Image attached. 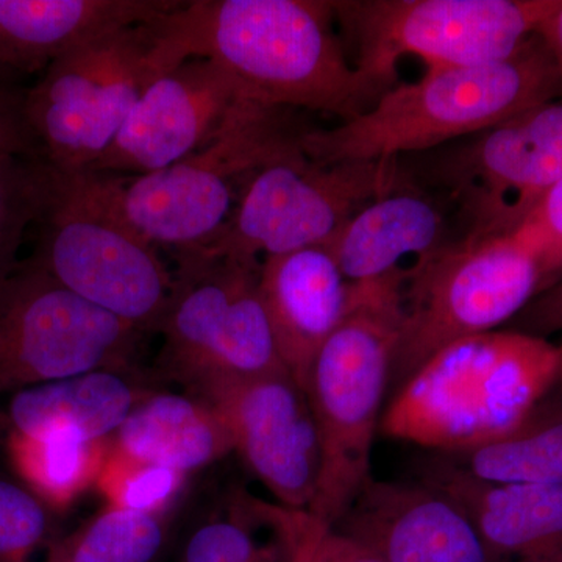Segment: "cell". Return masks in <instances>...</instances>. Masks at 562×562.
<instances>
[{"instance_id":"6da1fadb","label":"cell","mask_w":562,"mask_h":562,"mask_svg":"<svg viewBox=\"0 0 562 562\" xmlns=\"http://www.w3.org/2000/svg\"><path fill=\"white\" fill-rule=\"evenodd\" d=\"M335 21L333 2L316 0H192L169 14L187 57L220 63L244 98L344 122L384 91L350 65Z\"/></svg>"},{"instance_id":"7a4b0ae2","label":"cell","mask_w":562,"mask_h":562,"mask_svg":"<svg viewBox=\"0 0 562 562\" xmlns=\"http://www.w3.org/2000/svg\"><path fill=\"white\" fill-rule=\"evenodd\" d=\"M561 91L560 69L536 33L506 60L431 66L414 83H395L358 116L312 128L303 151L322 165L397 160L486 131Z\"/></svg>"},{"instance_id":"3957f363","label":"cell","mask_w":562,"mask_h":562,"mask_svg":"<svg viewBox=\"0 0 562 562\" xmlns=\"http://www.w3.org/2000/svg\"><path fill=\"white\" fill-rule=\"evenodd\" d=\"M560 349L525 331H487L436 351L394 392L384 436L458 453L513 431L550 394Z\"/></svg>"},{"instance_id":"277c9868","label":"cell","mask_w":562,"mask_h":562,"mask_svg":"<svg viewBox=\"0 0 562 562\" xmlns=\"http://www.w3.org/2000/svg\"><path fill=\"white\" fill-rule=\"evenodd\" d=\"M310 131L299 111L241 99L209 144L168 168L80 177L91 198L140 239L157 249H187L213 238L250 177L302 151Z\"/></svg>"},{"instance_id":"5b68a950","label":"cell","mask_w":562,"mask_h":562,"mask_svg":"<svg viewBox=\"0 0 562 562\" xmlns=\"http://www.w3.org/2000/svg\"><path fill=\"white\" fill-rule=\"evenodd\" d=\"M406 277L408 269L351 283L349 312L322 346L306 380L322 453L308 513L325 531L339 524L372 479L373 439L401 336Z\"/></svg>"},{"instance_id":"8992f818","label":"cell","mask_w":562,"mask_h":562,"mask_svg":"<svg viewBox=\"0 0 562 562\" xmlns=\"http://www.w3.org/2000/svg\"><path fill=\"white\" fill-rule=\"evenodd\" d=\"M561 269L525 225L494 235L468 233L414 265L403 286L390 386L397 391L450 342L494 331Z\"/></svg>"},{"instance_id":"52a82bcc","label":"cell","mask_w":562,"mask_h":562,"mask_svg":"<svg viewBox=\"0 0 562 562\" xmlns=\"http://www.w3.org/2000/svg\"><path fill=\"white\" fill-rule=\"evenodd\" d=\"M169 14L74 47L27 88L25 117L47 165L63 173L87 172L143 92L187 60Z\"/></svg>"},{"instance_id":"ba28073f","label":"cell","mask_w":562,"mask_h":562,"mask_svg":"<svg viewBox=\"0 0 562 562\" xmlns=\"http://www.w3.org/2000/svg\"><path fill=\"white\" fill-rule=\"evenodd\" d=\"M171 254L173 292L157 331V372L194 392L286 371L261 301V261Z\"/></svg>"},{"instance_id":"9c48e42d","label":"cell","mask_w":562,"mask_h":562,"mask_svg":"<svg viewBox=\"0 0 562 562\" xmlns=\"http://www.w3.org/2000/svg\"><path fill=\"white\" fill-rule=\"evenodd\" d=\"M32 239L29 260L66 290L146 335L158 331L172 299L173 269L160 249L91 198L80 173L57 171Z\"/></svg>"},{"instance_id":"30bf717a","label":"cell","mask_w":562,"mask_h":562,"mask_svg":"<svg viewBox=\"0 0 562 562\" xmlns=\"http://www.w3.org/2000/svg\"><path fill=\"white\" fill-rule=\"evenodd\" d=\"M561 0H346L336 21L357 49L355 68L383 91L405 55L431 66L506 60L536 35Z\"/></svg>"},{"instance_id":"8fae6325","label":"cell","mask_w":562,"mask_h":562,"mask_svg":"<svg viewBox=\"0 0 562 562\" xmlns=\"http://www.w3.org/2000/svg\"><path fill=\"white\" fill-rule=\"evenodd\" d=\"M398 179L397 160L322 165L302 150L251 176L213 238L177 250L262 261L324 246L362 206L397 188Z\"/></svg>"},{"instance_id":"7c38bea8","label":"cell","mask_w":562,"mask_h":562,"mask_svg":"<svg viewBox=\"0 0 562 562\" xmlns=\"http://www.w3.org/2000/svg\"><path fill=\"white\" fill-rule=\"evenodd\" d=\"M144 335L22 258L0 273V398L98 369H136Z\"/></svg>"},{"instance_id":"4fadbf2b","label":"cell","mask_w":562,"mask_h":562,"mask_svg":"<svg viewBox=\"0 0 562 562\" xmlns=\"http://www.w3.org/2000/svg\"><path fill=\"white\" fill-rule=\"evenodd\" d=\"M432 166L475 235L517 231L562 177V102L462 138Z\"/></svg>"},{"instance_id":"5bb4252c","label":"cell","mask_w":562,"mask_h":562,"mask_svg":"<svg viewBox=\"0 0 562 562\" xmlns=\"http://www.w3.org/2000/svg\"><path fill=\"white\" fill-rule=\"evenodd\" d=\"M191 394L221 414L235 452L276 501L308 512L319 483L321 442L308 395L290 372L211 383Z\"/></svg>"},{"instance_id":"9a60e30c","label":"cell","mask_w":562,"mask_h":562,"mask_svg":"<svg viewBox=\"0 0 562 562\" xmlns=\"http://www.w3.org/2000/svg\"><path fill=\"white\" fill-rule=\"evenodd\" d=\"M241 99L238 83L220 63L187 58L143 92L87 172L135 177L168 168L209 144Z\"/></svg>"},{"instance_id":"2e32d148","label":"cell","mask_w":562,"mask_h":562,"mask_svg":"<svg viewBox=\"0 0 562 562\" xmlns=\"http://www.w3.org/2000/svg\"><path fill=\"white\" fill-rule=\"evenodd\" d=\"M333 531L383 562H495L460 503L424 480L372 476Z\"/></svg>"},{"instance_id":"e0dca14e","label":"cell","mask_w":562,"mask_h":562,"mask_svg":"<svg viewBox=\"0 0 562 562\" xmlns=\"http://www.w3.org/2000/svg\"><path fill=\"white\" fill-rule=\"evenodd\" d=\"M258 284L281 361L305 390L317 353L349 312L351 283L324 244L265 258Z\"/></svg>"},{"instance_id":"ac0fdd59","label":"cell","mask_w":562,"mask_h":562,"mask_svg":"<svg viewBox=\"0 0 562 562\" xmlns=\"http://www.w3.org/2000/svg\"><path fill=\"white\" fill-rule=\"evenodd\" d=\"M179 0H0V76L43 74L63 54L179 9Z\"/></svg>"},{"instance_id":"d6986e66","label":"cell","mask_w":562,"mask_h":562,"mask_svg":"<svg viewBox=\"0 0 562 562\" xmlns=\"http://www.w3.org/2000/svg\"><path fill=\"white\" fill-rule=\"evenodd\" d=\"M422 480L460 503L495 562L562 558V486L476 482L438 458Z\"/></svg>"},{"instance_id":"ffe728a7","label":"cell","mask_w":562,"mask_h":562,"mask_svg":"<svg viewBox=\"0 0 562 562\" xmlns=\"http://www.w3.org/2000/svg\"><path fill=\"white\" fill-rule=\"evenodd\" d=\"M136 369H98L14 392L0 406L7 436L101 441L113 438L149 392Z\"/></svg>"},{"instance_id":"44dd1931","label":"cell","mask_w":562,"mask_h":562,"mask_svg":"<svg viewBox=\"0 0 562 562\" xmlns=\"http://www.w3.org/2000/svg\"><path fill=\"white\" fill-rule=\"evenodd\" d=\"M443 231L438 203L401 183L355 213L327 247L349 283H366L405 271V258L430 257L446 246Z\"/></svg>"},{"instance_id":"7402d4cb","label":"cell","mask_w":562,"mask_h":562,"mask_svg":"<svg viewBox=\"0 0 562 562\" xmlns=\"http://www.w3.org/2000/svg\"><path fill=\"white\" fill-rule=\"evenodd\" d=\"M110 441L136 460L183 475L235 452L221 414L191 392H149Z\"/></svg>"},{"instance_id":"603a6c76","label":"cell","mask_w":562,"mask_h":562,"mask_svg":"<svg viewBox=\"0 0 562 562\" xmlns=\"http://www.w3.org/2000/svg\"><path fill=\"white\" fill-rule=\"evenodd\" d=\"M325 532L308 512L236 492L194 531L180 562H306Z\"/></svg>"},{"instance_id":"cb8c5ba5","label":"cell","mask_w":562,"mask_h":562,"mask_svg":"<svg viewBox=\"0 0 562 562\" xmlns=\"http://www.w3.org/2000/svg\"><path fill=\"white\" fill-rule=\"evenodd\" d=\"M436 458L476 482L562 486V403L546 397L502 438Z\"/></svg>"},{"instance_id":"d4e9b609","label":"cell","mask_w":562,"mask_h":562,"mask_svg":"<svg viewBox=\"0 0 562 562\" xmlns=\"http://www.w3.org/2000/svg\"><path fill=\"white\" fill-rule=\"evenodd\" d=\"M7 446L22 483L52 509H65L95 486L110 439L80 441L60 436L11 435L7 436Z\"/></svg>"},{"instance_id":"484cf974","label":"cell","mask_w":562,"mask_h":562,"mask_svg":"<svg viewBox=\"0 0 562 562\" xmlns=\"http://www.w3.org/2000/svg\"><path fill=\"white\" fill-rule=\"evenodd\" d=\"M166 541L162 516L106 506L33 562H154Z\"/></svg>"},{"instance_id":"4316f807","label":"cell","mask_w":562,"mask_h":562,"mask_svg":"<svg viewBox=\"0 0 562 562\" xmlns=\"http://www.w3.org/2000/svg\"><path fill=\"white\" fill-rule=\"evenodd\" d=\"M57 171L44 158L0 157V273L22 260V246L47 209Z\"/></svg>"},{"instance_id":"83f0119b","label":"cell","mask_w":562,"mask_h":562,"mask_svg":"<svg viewBox=\"0 0 562 562\" xmlns=\"http://www.w3.org/2000/svg\"><path fill=\"white\" fill-rule=\"evenodd\" d=\"M183 473L136 460L110 441L95 487L110 508L162 516L179 494Z\"/></svg>"},{"instance_id":"f1b7e54d","label":"cell","mask_w":562,"mask_h":562,"mask_svg":"<svg viewBox=\"0 0 562 562\" xmlns=\"http://www.w3.org/2000/svg\"><path fill=\"white\" fill-rule=\"evenodd\" d=\"M54 509L38 495L0 473V562H33L49 546Z\"/></svg>"},{"instance_id":"f546056e","label":"cell","mask_w":562,"mask_h":562,"mask_svg":"<svg viewBox=\"0 0 562 562\" xmlns=\"http://www.w3.org/2000/svg\"><path fill=\"white\" fill-rule=\"evenodd\" d=\"M25 92L27 88H22L20 81L0 76V157L43 158L25 117Z\"/></svg>"},{"instance_id":"4dcf8cb0","label":"cell","mask_w":562,"mask_h":562,"mask_svg":"<svg viewBox=\"0 0 562 562\" xmlns=\"http://www.w3.org/2000/svg\"><path fill=\"white\" fill-rule=\"evenodd\" d=\"M522 225L562 268V177Z\"/></svg>"},{"instance_id":"1f68e13d","label":"cell","mask_w":562,"mask_h":562,"mask_svg":"<svg viewBox=\"0 0 562 562\" xmlns=\"http://www.w3.org/2000/svg\"><path fill=\"white\" fill-rule=\"evenodd\" d=\"M306 562H383L362 549L346 536L336 531H327L314 547L312 557Z\"/></svg>"},{"instance_id":"d6a6232c","label":"cell","mask_w":562,"mask_h":562,"mask_svg":"<svg viewBox=\"0 0 562 562\" xmlns=\"http://www.w3.org/2000/svg\"><path fill=\"white\" fill-rule=\"evenodd\" d=\"M527 322L530 335L538 331H552L562 328V283L542 295L538 302L532 303L531 308L522 316Z\"/></svg>"},{"instance_id":"836d02e7","label":"cell","mask_w":562,"mask_h":562,"mask_svg":"<svg viewBox=\"0 0 562 562\" xmlns=\"http://www.w3.org/2000/svg\"><path fill=\"white\" fill-rule=\"evenodd\" d=\"M536 33H538L539 38L543 41L547 49L552 54L553 60L557 63L562 76V0L560 5L542 21Z\"/></svg>"},{"instance_id":"e575fe53","label":"cell","mask_w":562,"mask_h":562,"mask_svg":"<svg viewBox=\"0 0 562 562\" xmlns=\"http://www.w3.org/2000/svg\"><path fill=\"white\" fill-rule=\"evenodd\" d=\"M520 562H562V558H557V560H538V561H520Z\"/></svg>"},{"instance_id":"d590c367","label":"cell","mask_w":562,"mask_h":562,"mask_svg":"<svg viewBox=\"0 0 562 562\" xmlns=\"http://www.w3.org/2000/svg\"><path fill=\"white\" fill-rule=\"evenodd\" d=\"M560 375L562 376V347L560 349Z\"/></svg>"}]
</instances>
